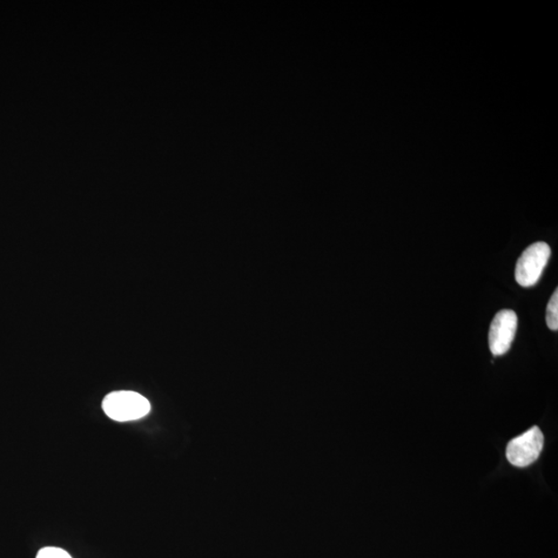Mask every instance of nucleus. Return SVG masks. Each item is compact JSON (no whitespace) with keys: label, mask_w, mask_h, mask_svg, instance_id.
Instances as JSON below:
<instances>
[{"label":"nucleus","mask_w":558,"mask_h":558,"mask_svg":"<svg viewBox=\"0 0 558 558\" xmlns=\"http://www.w3.org/2000/svg\"><path fill=\"white\" fill-rule=\"evenodd\" d=\"M544 446V436L539 427H533L509 442L507 459L511 465L526 468L539 459Z\"/></svg>","instance_id":"7ed1b4c3"},{"label":"nucleus","mask_w":558,"mask_h":558,"mask_svg":"<svg viewBox=\"0 0 558 558\" xmlns=\"http://www.w3.org/2000/svg\"><path fill=\"white\" fill-rule=\"evenodd\" d=\"M551 250L545 242H536L517 261L515 279L523 288L533 287L540 280L550 259Z\"/></svg>","instance_id":"f03ea898"},{"label":"nucleus","mask_w":558,"mask_h":558,"mask_svg":"<svg viewBox=\"0 0 558 558\" xmlns=\"http://www.w3.org/2000/svg\"><path fill=\"white\" fill-rule=\"evenodd\" d=\"M37 558H72V556L62 548L45 547L39 551Z\"/></svg>","instance_id":"423d86ee"},{"label":"nucleus","mask_w":558,"mask_h":558,"mask_svg":"<svg viewBox=\"0 0 558 558\" xmlns=\"http://www.w3.org/2000/svg\"><path fill=\"white\" fill-rule=\"evenodd\" d=\"M103 409L110 419L117 422L139 420L150 412V403L144 396L133 391H116L107 394Z\"/></svg>","instance_id":"f257e3e1"},{"label":"nucleus","mask_w":558,"mask_h":558,"mask_svg":"<svg viewBox=\"0 0 558 558\" xmlns=\"http://www.w3.org/2000/svg\"><path fill=\"white\" fill-rule=\"evenodd\" d=\"M519 325V318L511 309L497 313L488 334L490 351L494 356L505 355L512 346Z\"/></svg>","instance_id":"20e7f679"},{"label":"nucleus","mask_w":558,"mask_h":558,"mask_svg":"<svg viewBox=\"0 0 558 558\" xmlns=\"http://www.w3.org/2000/svg\"><path fill=\"white\" fill-rule=\"evenodd\" d=\"M546 322L550 331H558V288L551 296L547 306Z\"/></svg>","instance_id":"39448f33"}]
</instances>
